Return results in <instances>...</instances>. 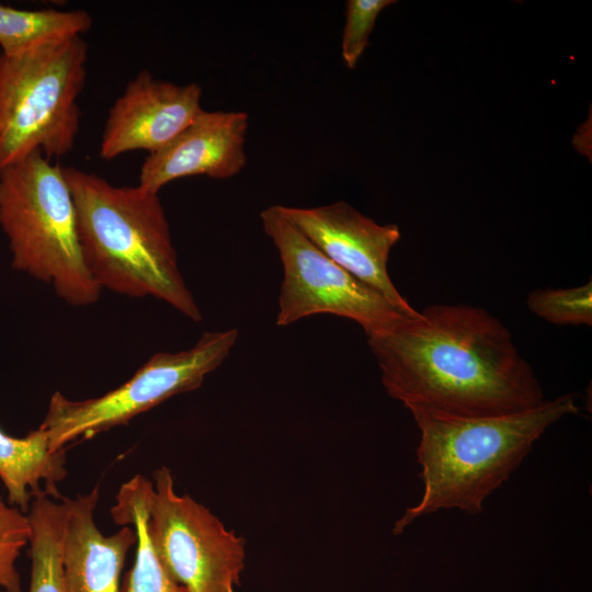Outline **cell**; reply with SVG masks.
I'll list each match as a JSON object with an SVG mask.
<instances>
[{"mask_svg": "<svg viewBox=\"0 0 592 592\" xmlns=\"http://www.w3.org/2000/svg\"><path fill=\"white\" fill-rule=\"evenodd\" d=\"M249 116L243 111L203 110L179 135L148 155L138 185L155 193L168 183L193 175L226 180L247 164Z\"/></svg>", "mask_w": 592, "mask_h": 592, "instance_id": "obj_11", "label": "cell"}, {"mask_svg": "<svg viewBox=\"0 0 592 592\" xmlns=\"http://www.w3.org/2000/svg\"><path fill=\"white\" fill-rule=\"evenodd\" d=\"M284 216L325 255L388 299L402 314H419L399 293L387 271L400 238L395 224L380 225L346 202L315 207L281 205Z\"/></svg>", "mask_w": 592, "mask_h": 592, "instance_id": "obj_9", "label": "cell"}, {"mask_svg": "<svg viewBox=\"0 0 592 592\" xmlns=\"http://www.w3.org/2000/svg\"><path fill=\"white\" fill-rule=\"evenodd\" d=\"M147 531L170 576L189 592H232L244 568V539L207 508L175 492L167 467L152 474Z\"/></svg>", "mask_w": 592, "mask_h": 592, "instance_id": "obj_8", "label": "cell"}, {"mask_svg": "<svg viewBox=\"0 0 592 592\" xmlns=\"http://www.w3.org/2000/svg\"><path fill=\"white\" fill-rule=\"evenodd\" d=\"M578 412L573 395L565 394L535 408L496 417L412 414L420 431L417 458L423 493L395 523L394 534L441 510L481 512L486 499L517 469L544 432Z\"/></svg>", "mask_w": 592, "mask_h": 592, "instance_id": "obj_3", "label": "cell"}, {"mask_svg": "<svg viewBox=\"0 0 592 592\" xmlns=\"http://www.w3.org/2000/svg\"><path fill=\"white\" fill-rule=\"evenodd\" d=\"M232 592H235V591H232Z\"/></svg>", "mask_w": 592, "mask_h": 592, "instance_id": "obj_20", "label": "cell"}, {"mask_svg": "<svg viewBox=\"0 0 592 592\" xmlns=\"http://www.w3.org/2000/svg\"><path fill=\"white\" fill-rule=\"evenodd\" d=\"M366 337L385 390L411 414L476 419L546 400L509 329L482 308L435 304Z\"/></svg>", "mask_w": 592, "mask_h": 592, "instance_id": "obj_1", "label": "cell"}, {"mask_svg": "<svg viewBox=\"0 0 592 592\" xmlns=\"http://www.w3.org/2000/svg\"><path fill=\"white\" fill-rule=\"evenodd\" d=\"M29 539L27 515L16 506L8 505L0 493V588L5 592H21L15 562Z\"/></svg>", "mask_w": 592, "mask_h": 592, "instance_id": "obj_18", "label": "cell"}, {"mask_svg": "<svg viewBox=\"0 0 592 592\" xmlns=\"http://www.w3.org/2000/svg\"><path fill=\"white\" fill-rule=\"evenodd\" d=\"M260 219L283 266L278 327L327 314L353 320L367 335L409 317L325 255L284 216L281 205L263 209Z\"/></svg>", "mask_w": 592, "mask_h": 592, "instance_id": "obj_7", "label": "cell"}, {"mask_svg": "<svg viewBox=\"0 0 592 592\" xmlns=\"http://www.w3.org/2000/svg\"><path fill=\"white\" fill-rule=\"evenodd\" d=\"M67 474L66 448L52 452L44 429L38 426L24 437L0 429V479L10 505L26 514L33 498L43 490L60 500L58 485Z\"/></svg>", "mask_w": 592, "mask_h": 592, "instance_id": "obj_13", "label": "cell"}, {"mask_svg": "<svg viewBox=\"0 0 592 592\" xmlns=\"http://www.w3.org/2000/svg\"><path fill=\"white\" fill-rule=\"evenodd\" d=\"M64 173L82 258L98 286L134 298L155 297L200 322L202 312L180 272L159 193L116 186L73 167Z\"/></svg>", "mask_w": 592, "mask_h": 592, "instance_id": "obj_2", "label": "cell"}, {"mask_svg": "<svg viewBox=\"0 0 592 592\" xmlns=\"http://www.w3.org/2000/svg\"><path fill=\"white\" fill-rule=\"evenodd\" d=\"M67 516L62 542L65 592H123L121 574L126 555L137 543L130 526L104 535L96 526L94 512L99 487L73 499L64 498Z\"/></svg>", "mask_w": 592, "mask_h": 592, "instance_id": "obj_12", "label": "cell"}, {"mask_svg": "<svg viewBox=\"0 0 592 592\" xmlns=\"http://www.w3.org/2000/svg\"><path fill=\"white\" fill-rule=\"evenodd\" d=\"M87 62L82 36L0 54V171L35 152L52 160L72 150Z\"/></svg>", "mask_w": 592, "mask_h": 592, "instance_id": "obj_5", "label": "cell"}, {"mask_svg": "<svg viewBox=\"0 0 592 592\" xmlns=\"http://www.w3.org/2000/svg\"><path fill=\"white\" fill-rule=\"evenodd\" d=\"M151 489V480L135 475L121 486L110 510L116 524L133 525L137 534L135 561L124 579L123 592H189L167 571L149 538L147 520Z\"/></svg>", "mask_w": 592, "mask_h": 592, "instance_id": "obj_14", "label": "cell"}, {"mask_svg": "<svg viewBox=\"0 0 592 592\" xmlns=\"http://www.w3.org/2000/svg\"><path fill=\"white\" fill-rule=\"evenodd\" d=\"M0 227L14 270L50 285L71 306L100 298L102 289L82 258L71 192L58 163L35 152L0 171Z\"/></svg>", "mask_w": 592, "mask_h": 592, "instance_id": "obj_4", "label": "cell"}, {"mask_svg": "<svg viewBox=\"0 0 592 592\" xmlns=\"http://www.w3.org/2000/svg\"><path fill=\"white\" fill-rule=\"evenodd\" d=\"M394 0H349L346 1L345 25L342 34L341 53L349 69H354L368 46L369 35L376 20Z\"/></svg>", "mask_w": 592, "mask_h": 592, "instance_id": "obj_19", "label": "cell"}, {"mask_svg": "<svg viewBox=\"0 0 592 592\" xmlns=\"http://www.w3.org/2000/svg\"><path fill=\"white\" fill-rule=\"evenodd\" d=\"M201 100L198 83L178 84L143 70L109 111L100 157L110 160L134 150L157 152L204 110Z\"/></svg>", "mask_w": 592, "mask_h": 592, "instance_id": "obj_10", "label": "cell"}, {"mask_svg": "<svg viewBox=\"0 0 592 592\" xmlns=\"http://www.w3.org/2000/svg\"><path fill=\"white\" fill-rule=\"evenodd\" d=\"M238 335L236 328L205 331L187 350L153 354L127 382L96 398L71 400L54 392L39 425L49 449L126 424L172 396L197 389L227 358Z\"/></svg>", "mask_w": 592, "mask_h": 592, "instance_id": "obj_6", "label": "cell"}, {"mask_svg": "<svg viewBox=\"0 0 592 592\" xmlns=\"http://www.w3.org/2000/svg\"><path fill=\"white\" fill-rule=\"evenodd\" d=\"M93 24L84 10H25L0 3V48L7 56L82 36Z\"/></svg>", "mask_w": 592, "mask_h": 592, "instance_id": "obj_15", "label": "cell"}, {"mask_svg": "<svg viewBox=\"0 0 592 592\" xmlns=\"http://www.w3.org/2000/svg\"><path fill=\"white\" fill-rule=\"evenodd\" d=\"M528 309L555 325H592V282L568 288H545L531 292Z\"/></svg>", "mask_w": 592, "mask_h": 592, "instance_id": "obj_17", "label": "cell"}, {"mask_svg": "<svg viewBox=\"0 0 592 592\" xmlns=\"http://www.w3.org/2000/svg\"><path fill=\"white\" fill-rule=\"evenodd\" d=\"M64 498L54 499L43 490L33 498L26 513L31 559L29 592H65L62 542L67 505Z\"/></svg>", "mask_w": 592, "mask_h": 592, "instance_id": "obj_16", "label": "cell"}]
</instances>
